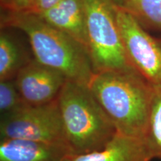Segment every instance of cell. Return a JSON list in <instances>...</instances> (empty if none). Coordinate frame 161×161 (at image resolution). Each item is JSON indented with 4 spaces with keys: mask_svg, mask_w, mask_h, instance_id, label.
Returning a JSON list of instances; mask_svg holds the SVG:
<instances>
[{
    "mask_svg": "<svg viewBox=\"0 0 161 161\" xmlns=\"http://www.w3.org/2000/svg\"><path fill=\"white\" fill-rule=\"evenodd\" d=\"M58 102L71 154L102 149L117 134L114 123L88 86L66 80Z\"/></svg>",
    "mask_w": 161,
    "mask_h": 161,
    "instance_id": "cell-3",
    "label": "cell"
},
{
    "mask_svg": "<svg viewBox=\"0 0 161 161\" xmlns=\"http://www.w3.org/2000/svg\"><path fill=\"white\" fill-rule=\"evenodd\" d=\"M66 79L61 72L30 60L19 70L14 81L24 103L41 105L58 99Z\"/></svg>",
    "mask_w": 161,
    "mask_h": 161,
    "instance_id": "cell-7",
    "label": "cell"
},
{
    "mask_svg": "<svg viewBox=\"0 0 161 161\" xmlns=\"http://www.w3.org/2000/svg\"><path fill=\"white\" fill-rule=\"evenodd\" d=\"M30 60L22 55L19 48L9 35H0V81L14 80L18 72Z\"/></svg>",
    "mask_w": 161,
    "mask_h": 161,
    "instance_id": "cell-11",
    "label": "cell"
},
{
    "mask_svg": "<svg viewBox=\"0 0 161 161\" xmlns=\"http://www.w3.org/2000/svg\"><path fill=\"white\" fill-rule=\"evenodd\" d=\"M71 154L57 145L24 139H1L0 161H62Z\"/></svg>",
    "mask_w": 161,
    "mask_h": 161,
    "instance_id": "cell-9",
    "label": "cell"
},
{
    "mask_svg": "<svg viewBox=\"0 0 161 161\" xmlns=\"http://www.w3.org/2000/svg\"><path fill=\"white\" fill-rule=\"evenodd\" d=\"M152 159L144 140L117 133L102 149L70 154L62 161H150Z\"/></svg>",
    "mask_w": 161,
    "mask_h": 161,
    "instance_id": "cell-8",
    "label": "cell"
},
{
    "mask_svg": "<svg viewBox=\"0 0 161 161\" xmlns=\"http://www.w3.org/2000/svg\"><path fill=\"white\" fill-rule=\"evenodd\" d=\"M116 12L130 64L152 86L161 87V40L151 36L125 9L116 5Z\"/></svg>",
    "mask_w": 161,
    "mask_h": 161,
    "instance_id": "cell-6",
    "label": "cell"
},
{
    "mask_svg": "<svg viewBox=\"0 0 161 161\" xmlns=\"http://www.w3.org/2000/svg\"><path fill=\"white\" fill-rule=\"evenodd\" d=\"M60 1L62 0H35V3L31 11L28 13L40 15L51 9L52 8L55 7Z\"/></svg>",
    "mask_w": 161,
    "mask_h": 161,
    "instance_id": "cell-16",
    "label": "cell"
},
{
    "mask_svg": "<svg viewBox=\"0 0 161 161\" xmlns=\"http://www.w3.org/2000/svg\"><path fill=\"white\" fill-rule=\"evenodd\" d=\"M0 136L1 139L39 141L69 149L58 99L41 105L25 104L14 111L1 115Z\"/></svg>",
    "mask_w": 161,
    "mask_h": 161,
    "instance_id": "cell-5",
    "label": "cell"
},
{
    "mask_svg": "<svg viewBox=\"0 0 161 161\" xmlns=\"http://www.w3.org/2000/svg\"><path fill=\"white\" fill-rule=\"evenodd\" d=\"M84 4L86 49L94 73L131 69L112 0H84Z\"/></svg>",
    "mask_w": 161,
    "mask_h": 161,
    "instance_id": "cell-4",
    "label": "cell"
},
{
    "mask_svg": "<svg viewBox=\"0 0 161 161\" xmlns=\"http://www.w3.org/2000/svg\"><path fill=\"white\" fill-rule=\"evenodd\" d=\"M113 3H114V5L118 6V7H121L122 4V0H112Z\"/></svg>",
    "mask_w": 161,
    "mask_h": 161,
    "instance_id": "cell-17",
    "label": "cell"
},
{
    "mask_svg": "<svg viewBox=\"0 0 161 161\" xmlns=\"http://www.w3.org/2000/svg\"><path fill=\"white\" fill-rule=\"evenodd\" d=\"M38 16L52 27L74 38L86 49V13L84 0H62L55 7Z\"/></svg>",
    "mask_w": 161,
    "mask_h": 161,
    "instance_id": "cell-10",
    "label": "cell"
},
{
    "mask_svg": "<svg viewBox=\"0 0 161 161\" xmlns=\"http://www.w3.org/2000/svg\"><path fill=\"white\" fill-rule=\"evenodd\" d=\"M153 86L154 95L144 141L153 158L161 159V87Z\"/></svg>",
    "mask_w": 161,
    "mask_h": 161,
    "instance_id": "cell-13",
    "label": "cell"
},
{
    "mask_svg": "<svg viewBox=\"0 0 161 161\" xmlns=\"http://www.w3.org/2000/svg\"><path fill=\"white\" fill-rule=\"evenodd\" d=\"M14 80L0 81V113L8 114L25 105Z\"/></svg>",
    "mask_w": 161,
    "mask_h": 161,
    "instance_id": "cell-14",
    "label": "cell"
},
{
    "mask_svg": "<svg viewBox=\"0 0 161 161\" xmlns=\"http://www.w3.org/2000/svg\"><path fill=\"white\" fill-rule=\"evenodd\" d=\"M125 9L144 28L161 31V0H122Z\"/></svg>",
    "mask_w": 161,
    "mask_h": 161,
    "instance_id": "cell-12",
    "label": "cell"
},
{
    "mask_svg": "<svg viewBox=\"0 0 161 161\" xmlns=\"http://www.w3.org/2000/svg\"><path fill=\"white\" fill-rule=\"evenodd\" d=\"M88 87L117 133L144 140L154 86L134 69L94 73Z\"/></svg>",
    "mask_w": 161,
    "mask_h": 161,
    "instance_id": "cell-1",
    "label": "cell"
},
{
    "mask_svg": "<svg viewBox=\"0 0 161 161\" xmlns=\"http://www.w3.org/2000/svg\"><path fill=\"white\" fill-rule=\"evenodd\" d=\"M1 28L23 31L29 37L34 59L61 72L67 80L89 85L94 72L87 50L67 34L31 13L4 11Z\"/></svg>",
    "mask_w": 161,
    "mask_h": 161,
    "instance_id": "cell-2",
    "label": "cell"
},
{
    "mask_svg": "<svg viewBox=\"0 0 161 161\" xmlns=\"http://www.w3.org/2000/svg\"><path fill=\"white\" fill-rule=\"evenodd\" d=\"M4 11L28 13L31 11L35 0H0Z\"/></svg>",
    "mask_w": 161,
    "mask_h": 161,
    "instance_id": "cell-15",
    "label": "cell"
}]
</instances>
